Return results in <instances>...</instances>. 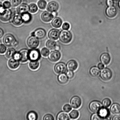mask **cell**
<instances>
[{
	"label": "cell",
	"mask_w": 120,
	"mask_h": 120,
	"mask_svg": "<svg viewBox=\"0 0 120 120\" xmlns=\"http://www.w3.org/2000/svg\"><path fill=\"white\" fill-rule=\"evenodd\" d=\"M112 120H120V116H114L112 118Z\"/></svg>",
	"instance_id": "f907efd6"
},
{
	"label": "cell",
	"mask_w": 120,
	"mask_h": 120,
	"mask_svg": "<svg viewBox=\"0 0 120 120\" xmlns=\"http://www.w3.org/2000/svg\"><path fill=\"white\" fill-rule=\"evenodd\" d=\"M70 104L71 106L74 109H78L81 107L82 105V100L78 96H74L71 100Z\"/></svg>",
	"instance_id": "8fae6325"
},
{
	"label": "cell",
	"mask_w": 120,
	"mask_h": 120,
	"mask_svg": "<svg viewBox=\"0 0 120 120\" xmlns=\"http://www.w3.org/2000/svg\"><path fill=\"white\" fill-rule=\"evenodd\" d=\"M57 120H69V115L64 112L59 113L57 115Z\"/></svg>",
	"instance_id": "f1b7e54d"
},
{
	"label": "cell",
	"mask_w": 120,
	"mask_h": 120,
	"mask_svg": "<svg viewBox=\"0 0 120 120\" xmlns=\"http://www.w3.org/2000/svg\"><path fill=\"white\" fill-rule=\"evenodd\" d=\"M111 59V57L110 55L107 53L102 54L100 57L101 62L105 65H108L110 63Z\"/></svg>",
	"instance_id": "d6986e66"
},
{
	"label": "cell",
	"mask_w": 120,
	"mask_h": 120,
	"mask_svg": "<svg viewBox=\"0 0 120 120\" xmlns=\"http://www.w3.org/2000/svg\"><path fill=\"white\" fill-rule=\"evenodd\" d=\"M31 36H35L39 39H42L45 37L46 32L44 29L42 28H38L31 34Z\"/></svg>",
	"instance_id": "52a82bcc"
},
{
	"label": "cell",
	"mask_w": 120,
	"mask_h": 120,
	"mask_svg": "<svg viewBox=\"0 0 120 120\" xmlns=\"http://www.w3.org/2000/svg\"><path fill=\"white\" fill-rule=\"evenodd\" d=\"M11 19L13 24L16 26H21L23 23L21 15L18 13L14 15Z\"/></svg>",
	"instance_id": "ac0fdd59"
},
{
	"label": "cell",
	"mask_w": 120,
	"mask_h": 120,
	"mask_svg": "<svg viewBox=\"0 0 120 120\" xmlns=\"http://www.w3.org/2000/svg\"><path fill=\"white\" fill-rule=\"evenodd\" d=\"M98 114L102 119H109L110 115L109 109L105 107H102L98 112Z\"/></svg>",
	"instance_id": "7c38bea8"
},
{
	"label": "cell",
	"mask_w": 120,
	"mask_h": 120,
	"mask_svg": "<svg viewBox=\"0 0 120 120\" xmlns=\"http://www.w3.org/2000/svg\"><path fill=\"white\" fill-rule=\"evenodd\" d=\"M41 54L43 57H46L49 56L50 53V50L46 48H43L41 51Z\"/></svg>",
	"instance_id": "8d00e7d4"
},
{
	"label": "cell",
	"mask_w": 120,
	"mask_h": 120,
	"mask_svg": "<svg viewBox=\"0 0 120 120\" xmlns=\"http://www.w3.org/2000/svg\"><path fill=\"white\" fill-rule=\"evenodd\" d=\"M112 73L110 69L105 68L102 69L100 73L101 78L105 81H108L112 78Z\"/></svg>",
	"instance_id": "8992f818"
},
{
	"label": "cell",
	"mask_w": 120,
	"mask_h": 120,
	"mask_svg": "<svg viewBox=\"0 0 120 120\" xmlns=\"http://www.w3.org/2000/svg\"><path fill=\"white\" fill-rule=\"evenodd\" d=\"M29 67L33 70H36L39 67V63L38 61H31L29 64Z\"/></svg>",
	"instance_id": "4dcf8cb0"
},
{
	"label": "cell",
	"mask_w": 120,
	"mask_h": 120,
	"mask_svg": "<svg viewBox=\"0 0 120 120\" xmlns=\"http://www.w3.org/2000/svg\"><path fill=\"white\" fill-rule=\"evenodd\" d=\"M66 75L68 78L71 79L74 77V74L72 71L69 70L67 72Z\"/></svg>",
	"instance_id": "7bdbcfd3"
},
{
	"label": "cell",
	"mask_w": 120,
	"mask_h": 120,
	"mask_svg": "<svg viewBox=\"0 0 120 120\" xmlns=\"http://www.w3.org/2000/svg\"><path fill=\"white\" fill-rule=\"evenodd\" d=\"M62 27L63 30H68L70 28V24L67 22H65L63 23Z\"/></svg>",
	"instance_id": "ee69618b"
},
{
	"label": "cell",
	"mask_w": 120,
	"mask_h": 120,
	"mask_svg": "<svg viewBox=\"0 0 120 120\" xmlns=\"http://www.w3.org/2000/svg\"><path fill=\"white\" fill-rule=\"evenodd\" d=\"M3 5L4 9H9L11 6L10 2L8 1H4L3 2Z\"/></svg>",
	"instance_id": "60d3db41"
},
{
	"label": "cell",
	"mask_w": 120,
	"mask_h": 120,
	"mask_svg": "<svg viewBox=\"0 0 120 120\" xmlns=\"http://www.w3.org/2000/svg\"><path fill=\"white\" fill-rule=\"evenodd\" d=\"M90 120H103L98 114H94L92 115L91 117H90Z\"/></svg>",
	"instance_id": "b9f144b4"
},
{
	"label": "cell",
	"mask_w": 120,
	"mask_h": 120,
	"mask_svg": "<svg viewBox=\"0 0 120 120\" xmlns=\"http://www.w3.org/2000/svg\"><path fill=\"white\" fill-rule=\"evenodd\" d=\"M16 10L18 13L22 15L29 11V5L26 3L22 4L18 6Z\"/></svg>",
	"instance_id": "ffe728a7"
},
{
	"label": "cell",
	"mask_w": 120,
	"mask_h": 120,
	"mask_svg": "<svg viewBox=\"0 0 120 120\" xmlns=\"http://www.w3.org/2000/svg\"><path fill=\"white\" fill-rule=\"evenodd\" d=\"M16 60H18L19 61L20 59V55L19 52H16L14 54L13 58Z\"/></svg>",
	"instance_id": "bcb514c9"
},
{
	"label": "cell",
	"mask_w": 120,
	"mask_h": 120,
	"mask_svg": "<svg viewBox=\"0 0 120 120\" xmlns=\"http://www.w3.org/2000/svg\"><path fill=\"white\" fill-rule=\"evenodd\" d=\"M63 22L59 17H56L53 19L51 22L52 25L54 28H59L62 26Z\"/></svg>",
	"instance_id": "603a6c76"
},
{
	"label": "cell",
	"mask_w": 120,
	"mask_h": 120,
	"mask_svg": "<svg viewBox=\"0 0 120 120\" xmlns=\"http://www.w3.org/2000/svg\"><path fill=\"white\" fill-rule=\"evenodd\" d=\"M21 15L23 23L28 24L31 22L32 19V16L30 13L28 12Z\"/></svg>",
	"instance_id": "cb8c5ba5"
},
{
	"label": "cell",
	"mask_w": 120,
	"mask_h": 120,
	"mask_svg": "<svg viewBox=\"0 0 120 120\" xmlns=\"http://www.w3.org/2000/svg\"><path fill=\"white\" fill-rule=\"evenodd\" d=\"M89 107L91 112L94 113H98L102 106L100 102L95 101L91 102L89 104Z\"/></svg>",
	"instance_id": "ba28073f"
},
{
	"label": "cell",
	"mask_w": 120,
	"mask_h": 120,
	"mask_svg": "<svg viewBox=\"0 0 120 120\" xmlns=\"http://www.w3.org/2000/svg\"><path fill=\"white\" fill-rule=\"evenodd\" d=\"M114 0L117 1L120 0Z\"/></svg>",
	"instance_id": "9f6ffc18"
},
{
	"label": "cell",
	"mask_w": 120,
	"mask_h": 120,
	"mask_svg": "<svg viewBox=\"0 0 120 120\" xmlns=\"http://www.w3.org/2000/svg\"><path fill=\"white\" fill-rule=\"evenodd\" d=\"M19 60L13 58L9 60L8 62V65L9 68L12 69H17L19 66Z\"/></svg>",
	"instance_id": "44dd1931"
},
{
	"label": "cell",
	"mask_w": 120,
	"mask_h": 120,
	"mask_svg": "<svg viewBox=\"0 0 120 120\" xmlns=\"http://www.w3.org/2000/svg\"><path fill=\"white\" fill-rule=\"evenodd\" d=\"M46 47L50 50H55L57 46V43L54 40H48L46 43Z\"/></svg>",
	"instance_id": "484cf974"
},
{
	"label": "cell",
	"mask_w": 120,
	"mask_h": 120,
	"mask_svg": "<svg viewBox=\"0 0 120 120\" xmlns=\"http://www.w3.org/2000/svg\"><path fill=\"white\" fill-rule=\"evenodd\" d=\"M58 82L61 84H66L68 81V78L66 75L64 73L60 74L57 77Z\"/></svg>",
	"instance_id": "83f0119b"
},
{
	"label": "cell",
	"mask_w": 120,
	"mask_h": 120,
	"mask_svg": "<svg viewBox=\"0 0 120 120\" xmlns=\"http://www.w3.org/2000/svg\"><path fill=\"white\" fill-rule=\"evenodd\" d=\"M27 44L28 46L31 49H36L39 45V41L37 38L31 36L27 39Z\"/></svg>",
	"instance_id": "5b68a950"
},
{
	"label": "cell",
	"mask_w": 120,
	"mask_h": 120,
	"mask_svg": "<svg viewBox=\"0 0 120 120\" xmlns=\"http://www.w3.org/2000/svg\"><path fill=\"white\" fill-rule=\"evenodd\" d=\"M3 41L4 44L7 46H14L17 43V41L15 36L12 34H8L3 37Z\"/></svg>",
	"instance_id": "7a4b0ae2"
},
{
	"label": "cell",
	"mask_w": 120,
	"mask_h": 120,
	"mask_svg": "<svg viewBox=\"0 0 120 120\" xmlns=\"http://www.w3.org/2000/svg\"><path fill=\"white\" fill-rule=\"evenodd\" d=\"M59 4L56 1H52L48 4L47 6V10L50 12H57L59 9Z\"/></svg>",
	"instance_id": "4fadbf2b"
},
{
	"label": "cell",
	"mask_w": 120,
	"mask_h": 120,
	"mask_svg": "<svg viewBox=\"0 0 120 120\" xmlns=\"http://www.w3.org/2000/svg\"><path fill=\"white\" fill-rule=\"evenodd\" d=\"M63 110L66 112H69L71 110L72 108L69 104H67L63 106Z\"/></svg>",
	"instance_id": "ab89813d"
},
{
	"label": "cell",
	"mask_w": 120,
	"mask_h": 120,
	"mask_svg": "<svg viewBox=\"0 0 120 120\" xmlns=\"http://www.w3.org/2000/svg\"><path fill=\"white\" fill-rule=\"evenodd\" d=\"M16 52V50L14 48H11L8 49L6 52V57L8 58H13L14 54Z\"/></svg>",
	"instance_id": "f546056e"
},
{
	"label": "cell",
	"mask_w": 120,
	"mask_h": 120,
	"mask_svg": "<svg viewBox=\"0 0 120 120\" xmlns=\"http://www.w3.org/2000/svg\"><path fill=\"white\" fill-rule=\"evenodd\" d=\"M67 66L69 70L72 71H75L77 69L78 64L75 60H71L68 62Z\"/></svg>",
	"instance_id": "7402d4cb"
},
{
	"label": "cell",
	"mask_w": 120,
	"mask_h": 120,
	"mask_svg": "<svg viewBox=\"0 0 120 120\" xmlns=\"http://www.w3.org/2000/svg\"><path fill=\"white\" fill-rule=\"evenodd\" d=\"M19 52L20 55L19 61L23 63L27 62L29 60V50L26 49H23Z\"/></svg>",
	"instance_id": "e0dca14e"
},
{
	"label": "cell",
	"mask_w": 120,
	"mask_h": 120,
	"mask_svg": "<svg viewBox=\"0 0 120 120\" xmlns=\"http://www.w3.org/2000/svg\"><path fill=\"white\" fill-rule=\"evenodd\" d=\"M43 120H54V118L52 115L47 114L44 116Z\"/></svg>",
	"instance_id": "f6af8a7d"
},
{
	"label": "cell",
	"mask_w": 120,
	"mask_h": 120,
	"mask_svg": "<svg viewBox=\"0 0 120 120\" xmlns=\"http://www.w3.org/2000/svg\"><path fill=\"white\" fill-rule=\"evenodd\" d=\"M107 4L109 6H112L113 4V2L112 0H107Z\"/></svg>",
	"instance_id": "7dc6e473"
},
{
	"label": "cell",
	"mask_w": 120,
	"mask_h": 120,
	"mask_svg": "<svg viewBox=\"0 0 120 120\" xmlns=\"http://www.w3.org/2000/svg\"><path fill=\"white\" fill-rule=\"evenodd\" d=\"M79 114L78 110H73L69 114L70 118L73 119H76L78 118Z\"/></svg>",
	"instance_id": "e575fe53"
},
{
	"label": "cell",
	"mask_w": 120,
	"mask_h": 120,
	"mask_svg": "<svg viewBox=\"0 0 120 120\" xmlns=\"http://www.w3.org/2000/svg\"><path fill=\"white\" fill-rule=\"evenodd\" d=\"M110 111L113 114L115 115L120 114V105L118 103L113 104L110 107Z\"/></svg>",
	"instance_id": "d4e9b609"
},
{
	"label": "cell",
	"mask_w": 120,
	"mask_h": 120,
	"mask_svg": "<svg viewBox=\"0 0 120 120\" xmlns=\"http://www.w3.org/2000/svg\"><path fill=\"white\" fill-rule=\"evenodd\" d=\"M106 14L109 18H112L116 17L117 13V11L116 7L111 6L107 8Z\"/></svg>",
	"instance_id": "5bb4252c"
},
{
	"label": "cell",
	"mask_w": 120,
	"mask_h": 120,
	"mask_svg": "<svg viewBox=\"0 0 120 120\" xmlns=\"http://www.w3.org/2000/svg\"><path fill=\"white\" fill-rule=\"evenodd\" d=\"M22 0H10L11 6L13 7L18 6L22 3Z\"/></svg>",
	"instance_id": "74e56055"
},
{
	"label": "cell",
	"mask_w": 120,
	"mask_h": 120,
	"mask_svg": "<svg viewBox=\"0 0 120 120\" xmlns=\"http://www.w3.org/2000/svg\"><path fill=\"white\" fill-rule=\"evenodd\" d=\"M4 34V32L3 29L0 28V39L2 38Z\"/></svg>",
	"instance_id": "681fc988"
},
{
	"label": "cell",
	"mask_w": 120,
	"mask_h": 120,
	"mask_svg": "<svg viewBox=\"0 0 120 120\" xmlns=\"http://www.w3.org/2000/svg\"><path fill=\"white\" fill-rule=\"evenodd\" d=\"M41 52L37 49H31L29 50V60L31 61H38L40 59Z\"/></svg>",
	"instance_id": "277c9868"
},
{
	"label": "cell",
	"mask_w": 120,
	"mask_h": 120,
	"mask_svg": "<svg viewBox=\"0 0 120 120\" xmlns=\"http://www.w3.org/2000/svg\"><path fill=\"white\" fill-rule=\"evenodd\" d=\"M118 7H119L120 9V0L118 4Z\"/></svg>",
	"instance_id": "11a10c76"
},
{
	"label": "cell",
	"mask_w": 120,
	"mask_h": 120,
	"mask_svg": "<svg viewBox=\"0 0 120 120\" xmlns=\"http://www.w3.org/2000/svg\"><path fill=\"white\" fill-rule=\"evenodd\" d=\"M38 10V7L34 3H31L29 5V11L32 14L35 13Z\"/></svg>",
	"instance_id": "d6a6232c"
},
{
	"label": "cell",
	"mask_w": 120,
	"mask_h": 120,
	"mask_svg": "<svg viewBox=\"0 0 120 120\" xmlns=\"http://www.w3.org/2000/svg\"><path fill=\"white\" fill-rule=\"evenodd\" d=\"M89 72L92 76L96 77L99 76L100 74V71L98 68L97 67L94 66L90 68Z\"/></svg>",
	"instance_id": "4316f807"
},
{
	"label": "cell",
	"mask_w": 120,
	"mask_h": 120,
	"mask_svg": "<svg viewBox=\"0 0 120 120\" xmlns=\"http://www.w3.org/2000/svg\"><path fill=\"white\" fill-rule=\"evenodd\" d=\"M27 117L28 120H36L37 119L38 116L34 112L31 111L28 114Z\"/></svg>",
	"instance_id": "836d02e7"
},
{
	"label": "cell",
	"mask_w": 120,
	"mask_h": 120,
	"mask_svg": "<svg viewBox=\"0 0 120 120\" xmlns=\"http://www.w3.org/2000/svg\"><path fill=\"white\" fill-rule=\"evenodd\" d=\"M111 100L109 98H106L103 100L102 102V105L105 107L108 108L110 106L111 104Z\"/></svg>",
	"instance_id": "d590c367"
},
{
	"label": "cell",
	"mask_w": 120,
	"mask_h": 120,
	"mask_svg": "<svg viewBox=\"0 0 120 120\" xmlns=\"http://www.w3.org/2000/svg\"><path fill=\"white\" fill-rule=\"evenodd\" d=\"M54 17L51 12L47 11H44L41 15V18L42 20L45 23L51 22Z\"/></svg>",
	"instance_id": "2e32d148"
},
{
	"label": "cell",
	"mask_w": 120,
	"mask_h": 120,
	"mask_svg": "<svg viewBox=\"0 0 120 120\" xmlns=\"http://www.w3.org/2000/svg\"><path fill=\"white\" fill-rule=\"evenodd\" d=\"M60 49L59 47L58 46H57H57H56V49L55 50H59Z\"/></svg>",
	"instance_id": "db71d44e"
},
{
	"label": "cell",
	"mask_w": 120,
	"mask_h": 120,
	"mask_svg": "<svg viewBox=\"0 0 120 120\" xmlns=\"http://www.w3.org/2000/svg\"><path fill=\"white\" fill-rule=\"evenodd\" d=\"M59 38L60 41L62 43L68 44L71 41L72 35L69 30H63L60 32Z\"/></svg>",
	"instance_id": "6da1fadb"
},
{
	"label": "cell",
	"mask_w": 120,
	"mask_h": 120,
	"mask_svg": "<svg viewBox=\"0 0 120 120\" xmlns=\"http://www.w3.org/2000/svg\"><path fill=\"white\" fill-rule=\"evenodd\" d=\"M98 68L102 70V69H104V65L103 64L101 63H100L98 65Z\"/></svg>",
	"instance_id": "c3c4849f"
},
{
	"label": "cell",
	"mask_w": 120,
	"mask_h": 120,
	"mask_svg": "<svg viewBox=\"0 0 120 120\" xmlns=\"http://www.w3.org/2000/svg\"><path fill=\"white\" fill-rule=\"evenodd\" d=\"M60 34V32L58 29H52L50 30L48 33V37L50 39L56 41L59 38Z\"/></svg>",
	"instance_id": "9a60e30c"
},
{
	"label": "cell",
	"mask_w": 120,
	"mask_h": 120,
	"mask_svg": "<svg viewBox=\"0 0 120 120\" xmlns=\"http://www.w3.org/2000/svg\"><path fill=\"white\" fill-rule=\"evenodd\" d=\"M7 50V47L4 44H0V54H3L5 53Z\"/></svg>",
	"instance_id": "f35d334b"
},
{
	"label": "cell",
	"mask_w": 120,
	"mask_h": 120,
	"mask_svg": "<svg viewBox=\"0 0 120 120\" xmlns=\"http://www.w3.org/2000/svg\"><path fill=\"white\" fill-rule=\"evenodd\" d=\"M61 56V54L59 51L58 50H55L50 52L48 56L50 61L53 62H56L59 60Z\"/></svg>",
	"instance_id": "9c48e42d"
},
{
	"label": "cell",
	"mask_w": 120,
	"mask_h": 120,
	"mask_svg": "<svg viewBox=\"0 0 120 120\" xmlns=\"http://www.w3.org/2000/svg\"><path fill=\"white\" fill-rule=\"evenodd\" d=\"M54 70L55 72L57 74L64 73L67 71V66L63 62H59L55 65Z\"/></svg>",
	"instance_id": "30bf717a"
},
{
	"label": "cell",
	"mask_w": 120,
	"mask_h": 120,
	"mask_svg": "<svg viewBox=\"0 0 120 120\" xmlns=\"http://www.w3.org/2000/svg\"><path fill=\"white\" fill-rule=\"evenodd\" d=\"M51 13L54 17L56 16V15H57V12H54Z\"/></svg>",
	"instance_id": "f5cc1de1"
},
{
	"label": "cell",
	"mask_w": 120,
	"mask_h": 120,
	"mask_svg": "<svg viewBox=\"0 0 120 120\" xmlns=\"http://www.w3.org/2000/svg\"><path fill=\"white\" fill-rule=\"evenodd\" d=\"M4 9L3 8V4L2 2H0V12L3 11Z\"/></svg>",
	"instance_id": "816d5d0a"
},
{
	"label": "cell",
	"mask_w": 120,
	"mask_h": 120,
	"mask_svg": "<svg viewBox=\"0 0 120 120\" xmlns=\"http://www.w3.org/2000/svg\"><path fill=\"white\" fill-rule=\"evenodd\" d=\"M47 2L45 0H39L38 2V6L41 10L45 9L47 8Z\"/></svg>",
	"instance_id": "1f68e13d"
},
{
	"label": "cell",
	"mask_w": 120,
	"mask_h": 120,
	"mask_svg": "<svg viewBox=\"0 0 120 120\" xmlns=\"http://www.w3.org/2000/svg\"><path fill=\"white\" fill-rule=\"evenodd\" d=\"M12 14V11L11 9H4L0 12V20L4 22H8L11 19Z\"/></svg>",
	"instance_id": "3957f363"
}]
</instances>
